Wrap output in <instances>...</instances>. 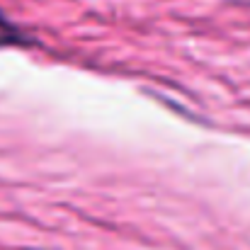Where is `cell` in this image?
Wrapping results in <instances>:
<instances>
[{"label": "cell", "mask_w": 250, "mask_h": 250, "mask_svg": "<svg viewBox=\"0 0 250 250\" xmlns=\"http://www.w3.org/2000/svg\"><path fill=\"white\" fill-rule=\"evenodd\" d=\"M10 42H12L10 37H5V39H0V44H10Z\"/></svg>", "instance_id": "6da1fadb"}]
</instances>
